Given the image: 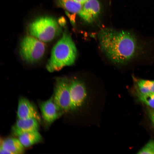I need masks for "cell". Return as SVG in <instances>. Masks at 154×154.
<instances>
[{"instance_id":"18","label":"cell","mask_w":154,"mask_h":154,"mask_svg":"<svg viewBox=\"0 0 154 154\" xmlns=\"http://www.w3.org/2000/svg\"><path fill=\"white\" fill-rule=\"evenodd\" d=\"M76 3L81 5H83L88 0H73Z\"/></svg>"},{"instance_id":"15","label":"cell","mask_w":154,"mask_h":154,"mask_svg":"<svg viewBox=\"0 0 154 154\" xmlns=\"http://www.w3.org/2000/svg\"><path fill=\"white\" fill-rule=\"evenodd\" d=\"M137 95L140 101L151 108L154 109V93Z\"/></svg>"},{"instance_id":"5","label":"cell","mask_w":154,"mask_h":154,"mask_svg":"<svg viewBox=\"0 0 154 154\" xmlns=\"http://www.w3.org/2000/svg\"><path fill=\"white\" fill-rule=\"evenodd\" d=\"M56 83L53 97L54 101L62 110H70L69 80L66 78H60L57 79Z\"/></svg>"},{"instance_id":"11","label":"cell","mask_w":154,"mask_h":154,"mask_svg":"<svg viewBox=\"0 0 154 154\" xmlns=\"http://www.w3.org/2000/svg\"><path fill=\"white\" fill-rule=\"evenodd\" d=\"M0 148L9 151L10 154L23 153L24 146L19 139L9 138L1 142Z\"/></svg>"},{"instance_id":"1","label":"cell","mask_w":154,"mask_h":154,"mask_svg":"<svg viewBox=\"0 0 154 154\" xmlns=\"http://www.w3.org/2000/svg\"><path fill=\"white\" fill-rule=\"evenodd\" d=\"M98 37L102 51L116 64L127 63L136 56L139 49L136 37L130 31L104 29L100 31Z\"/></svg>"},{"instance_id":"17","label":"cell","mask_w":154,"mask_h":154,"mask_svg":"<svg viewBox=\"0 0 154 154\" xmlns=\"http://www.w3.org/2000/svg\"><path fill=\"white\" fill-rule=\"evenodd\" d=\"M148 113L149 117L154 126V110H149Z\"/></svg>"},{"instance_id":"16","label":"cell","mask_w":154,"mask_h":154,"mask_svg":"<svg viewBox=\"0 0 154 154\" xmlns=\"http://www.w3.org/2000/svg\"><path fill=\"white\" fill-rule=\"evenodd\" d=\"M137 153L154 154V140H151L149 141Z\"/></svg>"},{"instance_id":"12","label":"cell","mask_w":154,"mask_h":154,"mask_svg":"<svg viewBox=\"0 0 154 154\" xmlns=\"http://www.w3.org/2000/svg\"><path fill=\"white\" fill-rule=\"evenodd\" d=\"M18 137L22 144L26 147L40 142L42 139L41 135L38 130L25 133Z\"/></svg>"},{"instance_id":"3","label":"cell","mask_w":154,"mask_h":154,"mask_svg":"<svg viewBox=\"0 0 154 154\" xmlns=\"http://www.w3.org/2000/svg\"><path fill=\"white\" fill-rule=\"evenodd\" d=\"M29 30L30 35L43 42L50 41L60 33L57 21L50 16H42L37 18L31 23Z\"/></svg>"},{"instance_id":"9","label":"cell","mask_w":154,"mask_h":154,"mask_svg":"<svg viewBox=\"0 0 154 154\" xmlns=\"http://www.w3.org/2000/svg\"><path fill=\"white\" fill-rule=\"evenodd\" d=\"M17 114L19 119L34 118L38 121L40 119L35 108L28 99L24 98H21L19 100Z\"/></svg>"},{"instance_id":"6","label":"cell","mask_w":154,"mask_h":154,"mask_svg":"<svg viewBox=\"0 0 154 154\" xmlns=\"http://www.w3.org/2000/svg\"><path fill=\"white\" fill-rule=\"evenodd\" d=\"M70 98V110H75L81 107L87 97L86 87L83 83L77 78L69 80Z\"/></svg>"},{"instance_id":"13","label":"cell","mask_w":154,"mask_h":154,"mask_svg":"<svg viewBox=\"0 0 154 154\" xmlns=\"http://www.w3.org/2000/svg\"><path fill=\"white\" fill-rule=\"evenodd\" d=\"M137 94H147L154 93V80H137L135 82Z\"/></svg>"},{"instance_id":"4","label":"cell","mask_w":154,"mask_h":154,"mask_svg":"<svg viewBox=\"0 0 154 154\" xmlns=\"http://www.w3.org/2000/svg\"><path fill=\"white\" fill-rule=\"evenodd\" d=\"M46 46L44 42L31 36L25 37L21 40L19 52L23 60L27 63H34L44 55Z\"/></svg>"},{"instance_id":"7","label":"cell","mask_w":154,"mask_h":154,"mask_svg":"<svg viewBox=\"0 0 154 154\" xmlns=\"http://www.w3.org/2000/svg\"><path fill=\"white\" fill-rule=\"evenodd\" d=\"M40 108L42 117L49 124L52 123L61 115L62 110L54 101L53 97L40 104Z\"/></svg>"},{"instance_id":"10","label":"cell","mask_w":154,"mask_h":154,"mask_svg":"<svg viewBox=\"0 0 154 154\" xmlns=\"http://www.w3.org/2000/svg\"><path fill=\"white\" fill-rule=\"evenodd\" d=\"M38 121L35 119H19L12 127L13 134L19 136L25 133L38 130Z\"/></svg>"},{"instance_id":"14","label":"cell","mask_w":154,"mask_h":154,"mask_svg":"<svg viewBox=\"0 0 154 154\" xmlns=\"http://www.w3.org/2000/svg\"><path fill=\"white\" fill-rule=\"evenodd\" d=\"M58 5L70 12L79 13L83 5L80 4L73 0H56Z\"/></svg>"},{"instance_id":"2","label":"cell","mask_w":154,"mask_h":154,"mask_svg":"<svg viewBox=\"0 0 154 154\" xmlns=\"http://www.w3.org/2000/svg\"><path fill=\"white\" fill-rule=\"evenodd\" d=\"M77 55V48L72 38L68 34L64 33L52 49L46 69L48 72H53L72 65Z\"/></svg>"},{"instance_id":"8","label":"cell","mask_w":154,"mask_h":154,"mask_svg":"<svg viewBox=\"0 0 154 154\" xmlns=\"http://www.w3.org/2000/svg\"><path fill=\"white\" fill-rule=\"evenodd\" d=\"M101 6L98 0H88L83 5L78 14L85 21H93L100 13Z\"/></svg>"}]
</instances>
